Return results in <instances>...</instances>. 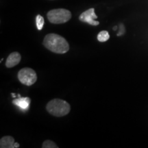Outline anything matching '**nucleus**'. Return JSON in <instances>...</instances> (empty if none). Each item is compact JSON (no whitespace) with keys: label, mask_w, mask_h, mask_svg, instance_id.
Wrapping results in <instances>:
<instances>
[{"label":"nucleus","mask_w":148,"mask_h":148,"mask_svg":"<svg viewBox=\"0 0 148 148\" xmlns=\"http://www.w3.org/2000/svg\"><path fill=\"white\" fill-rule=\"evenodd\" d=\"M42 43L47 49L56 53H65L69 50V45L66 40L56 34L46 35Z\"/></svg>","instance_id":"f257e3e1"},{"label":"nucleus","mask_w":148,"mask_h":148,"mask_svg":"<svg viewBox=\"0 0 148 148\" xmlns=\"http://www.w3.org/2000/svg\"><path fill=\"white\" fill-rule=\"evenodd\" d=\"M46 109L51 115L60 117L69 114L71 106L67 101L63 99H53L48 102Z\"/></svg>","instance_id":"f03ea898"},{"label":"nucleus","mask_w":148,"mask_h":148,"mask_svg":"<svg viewBox=\"0 0 148 148\" xmlns=\"http://www.w3.org/2000/svg\"><path fill=\"white\" fill-rule=\"evenodd\" d=\"M49 21L53 24H62L69 21L71 18V12L64 8L53 9L47 12Z\"/></svg>","instance_id":"7ed1b4c3"},{"label":"nucleus","mask_w":148,"mask_h":148,"mask_svg":"<svg viewBox=\"0 0 148 148\" xmlns=\"http://www.w3.org/2000/svg\"><path fill=\"white\" fill-rule=\"evenodd\" d=\"M18 79L23 84L29 86L36 82L37 75L32 69L25 67L18 71Z\"/></svg>","instance_id":"20e7f679"},{"label":"nucleus","mask_w":148,"mask_h":148,"mask_svg":"<svg viewBox=\"0 0 148 148\" xmlns=\"http://www.w3.org/2000/svg\"><path fill=\"white\" fill-rule=\"evenodd\" d=\"M97 18V16L95 13V9L90 8L88 10L84 11L80 14L79 16V19L81 21L84 22V23H87L90 25H98L99 24V22L95 21V18Z\"/></svg>","instance_id":"39448f33"},{"label":"nucleus","mask_w":148,"mask_h":148,"mask_svg":"<svg viewBox=\"0 0 148 148\" xmlns=\"http://www.w3.org/2000/svg\"><path fill=\"white\" fill-rule=\"evenodd\" d=\"M21 60V56L20 53L17 51H14L11 53L6 59L5 66L7 68H12L13 66L17 65Z\"/></svg>","instance_id":"423d86ee"},{"label":"nucleus","mask_w":148,"mask_h":148,"mask_svg":"<svg viewBox=\"0 0 148 148\" xmlns=\"http://www.w3.org/2000/svg\"><path fill=\"white\" fill-rule=\"evenodd\" d=\"M20 145L14 142V138L10 136H3L0 140L1 148H16L19 147Z\"/></svg>","instance_id":"0eeeda50"},{"label":"nucleus","mask_w":148,"mask_h":148,"mask_svg":"<svg viewBox=\"0 0 148 148\" xmlns=\"http://www.w3.org/2000/svg\"><path fill=\"white\" fill-rule=\"evenodd\" d=\"M31 100L29 97H18L12 101V103L18 107L21 110L25 111L28 110L30 106Z\"/></svg>","instance_id":"6e6552de"},{"label":"nucleus","mask_w":148,"mask_h":148,"mask_svg":"<svg viewBox=\"0 0 148 148\" xmlns=\"http://www.w3.org/2000/svg\"><path fill=\"white\" fill-rule=\"evenodd\" d=\"M110 38V35H109L108 32L106 30L101 31L97 35V40L99 42H106Z\"/></svg>","instance_id":"1a4fd4ad"},{"label":"nucleus","mask_w":148,"mask_h":148,"mask_svg":"<svg viewBox=\"0 0 148 148\" xmlns=\"http://www.w3.org/2000/svg\"><path fill=\"white\" fill-rule=\"evenodd\" d=\"M36 27L38 30H41L44 25V18L41 15L38 14L36 17Z\"/></svg>","instance_id":"9d476101"},{"label":"nucleus","mask_w":148,"mask_h":148,"mask_svg":"<svg viewBox=\"0 0 148 148\" xmlns=\"http://www.w3.org/2000/svg\"><path fill=\"white\" fill-rule=\"evenodd\" d=\"M42 148H58V146L54 142L49 140H46L42 143Z\"/></svg>","instance_id":"9b49d317"},{"label":"nucleus","mask_w":148,"mask_h":148,"mask_svg":"<svg viewBox=\"0 0 148 148\" xmlns=\"http://www.w3.org/2000/svg\"><path fill=\"white\" fill-rule=\"evenodd\" d=\"M119 29H120L119 32L117 34V36H121V35L123 34H124V33H125V27H124V25H122V24H121V25H120V26H119Z\"/></svg>","instance_id":"f8f14e48"},{"label":"nucleus","mask_w":148,"mask_h":148,"mask_svg":"<svg viewBox=\"0 0 148 148\" xmlns=\"http://www.w3.org/2000/svg\"><path fill=\"white\" fill-rule=\"evenodd\" d=\"M12 97H16V95L14 93H12Z\"/></svg>","instance_id":"ddd939ff"},{"label":"nucleus","mask_w":148,"mask_h":148,"mask_svg":"<svg viewBox=\"0 0 148 148\" xmlns=\"http://www.w3.org/2000/svg\"><path fill=\"white\" fill-rule=\"evenodd\" d=\"M116 28H117V26H115V27H114V30H116Z\"/></svg>","instance_id":"4468645a"}]
</instances>
